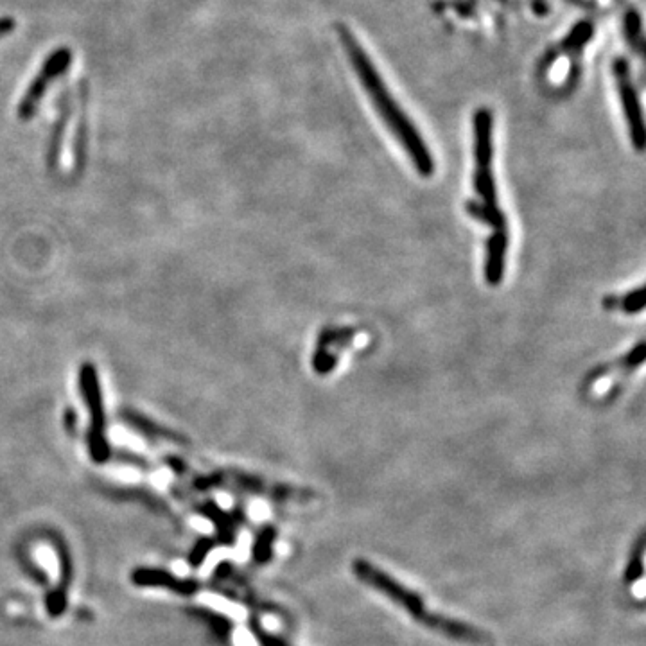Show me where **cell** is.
<instances>
[{
    "instance_id": "obj_1",
    "label": "cell",
    "mask_w": 646,
    "mask_h": 646,
    "mask_svg": "<svg viewBox=\"0 0 646 646\" xmlns=\"http://www.w3.org/2000/svg\"><path fill=\"white\" fill-rule=\"evenodd\" d=\"M338 38L341 47L347 53L354 74L358 76L363 90L374 106L379 119L383 121L393 139L399 142L406 155L410 158L411 166L422 178H431L435 175V157L428 148L426 140L420 135L419 128L411 121L410 115L404 112L397 99L388 88L376 63L372 62L367 49L361 45L358 36L354 35L347 26H338Z\"/></svg>"
},
{
    "instance_id": "obj_2",
    "label": "cell",
    "mask_w": 646,
    "mask_h": 646,
    "mask_svg": "<svg viewBox=\"0 0 646 646\" xmlns=\"http://www.w3.org/2000/svg\"><path fill=\"white\" fill-rule=\"evenodd\" d=\"M472 144V185L478 200L467 201L465 210L472 219L492 228L494 234H508L507 216L499 209L498 184L494 175V114L487 106H481L472 115Z\"/></svg>"
},
{
    "instance_id": "obj_3",
    "label": "cell",
    "mask_w": 646,
    "mask_h": 646,
    "mask_svg": "<svg viewBox=\"0 0 646 646\" xmlns=\"http://www.w3.org/2000/svg\"><path fill=\"white\" fill-rule=\"evenodd\" d=\"M352 573L356 575L359 582L376 589L377 593H381L386 598H390L392 602L397 603L401 609L410 614L413 620L419 621L420 625H424L426 629L435 630L440 636L453 639L458 643H467V645H487L489 643V636L483 630L476 629L469 623L451 620V618L437 614V612L428 611L419 594H415L408 587L399 584L395 578L390 577L388 573L381 571L374 564H370L368 560H354Z\"/></svg>"
},
{
    "instance_id": "obj_4",
    "label": "cell",
    "mask_w": 646,
    "mask_h": 646,
    "mask_svg": "<svg viewBox=\"0 0 646 646\" xmlns=\"http://www.w3.org/2000/svg\"><path fill=\"white\" fill-rule=\"evenodd\" d=\"M74 65V51L69 45H60L45 56L40 65L36 67L35 74L29 79L26 90L22 92L18 101V117L22 121H31L38 108L42 105L45 96L51 88L65 79Z\"/></svg>"
},
{
    "instance_id": "obj_5",
    "label": "cell",
    "mask_w": 646,
    "mask_h": 646,
    "mask_svg": "<svg viewBox=\"0 0 646 646\" xmlns=\"http://www.w3.org/2000/svg\"><path fill=\"white\" fill-rule=\"evenodd\" d=\"M612 78L616 83V92L620 96L621 110H623L625 124L629 130L632 148L641 153L646 148L645 115H643L638 88L632 79L629 62L625 58H616L612 62Z\"/></svg>"
},
{
    "instance_id": "obj_6",
    "label": "cell",
    "mask_w": 646,
    "mask_h": 646,
    "mask_svg": "<svg viewBox=\"0 0 646 646\" xmlns=\"http://www.w3.org/2000/svg\"><path fill=\"white\" fill-rule=\"evenodd\" d=\"M201 487H212V485H232L234 489L257 494V496H266V498L277 499V501H297V503H307L318 498L316 492L309 489H300L293 485H284V483H273L259 478V476H250L243 472H227L221 476H210L207 480L200 481Z\"/></svg>"
},
{
    "instance_id": "obj_7",
    "label": "cell",
    "mask_w": 646,
    "mask_h": 646,
    "mask_svg": "<svg viewBox=\"0 0 646 646\" xmlns=\"http://www.w3.org/2000/svg\"><path fill=\"white\" fill-rule=\"evenodd\" d=\"M79 385L92 413V424L88 433L90 454L94 462L105 463L110 458V447L106 440L105 411H103V399L97 383L96 368L92 365H83L79 372Z\"/></svg>"
},
{
    "instance_id": "obj_8",
    "label": "cell",
    "mask_w": 646,
    "mask_h": 646,
    "mask_svg": "<svg viewBox=\"0 0 646 646\" xmlns=\"http://www.w3.org/2000/svg\"><path fill=\"white\" fill-rule=\"evenodd\" d=\"M131 582L139 587H166L180 596L198 593L200 584L196 580H184L167 573L164 569L140 568L131 573Z\"/></svg>"
},
{
    "instance_id": "obj_9",
    "label": "cell",
    "mask_w": 646,
    "mask_h": 646,
    "mask_svg": "<svg viewBox=\"0 0 646 646\" xmlns=\"http://www.w3.org/2000/svg\"><path fill=\"white\" fill-rule=\"evenodd\" d=\"M352 338H354L352 329H325L320 334L313 354V368L320 376L329 374L338 363V358L332 354V350L343 349V345L350 343Z\"/></svg>"
},
{
    "instance_id": "obj_10",
    "label": "cell",
    "mask_w": 646,
    "mask_h": 646,
    "mask_svg": "<svg viewBox=\"0 0 646 646\" xmlns=\"http://www.w3.org/2000/svg\"><path fill=\"white\" fill-rule=\"evenodd\" d=\"M510 236L508 234H494L487 241V254H485V282L496 288L503 279H505V270H507V254Z\"/></svg>"
},
{
    "instance_id": "obj_11",
    "label": "cell",
    "mask_w": 646,
    "mask_h": 646,
    "mask_svg": "<svg viewBox=\"0 0 646 646\" xmlns=\"http://www.w3.org/2000/svg\"><path fill=\"white\" fill-rule=\"evenodd\" d=\"M603 307L609 311H623L625 315H639L645 309V286H638L623 297L603 298Z\"/></svg>"
},
{
    "instance_id": "obj_12",
    "label": "cell",
    "mask_w": 646,
    "mask_h": 646,
    "mask_svg": "<svg viewBox=\"0 0 646 646\" xmlns=\"http://www.w3.org/2000/svg\"><path fill=\"white\" fill-rule=\"evenodd\" d=\"M625 35L629 38L630 45H636L639 51L643 49V31H641V17L636 9H629L625 17Z\"/></svg>"
},
{
    "instance_id": "obj_13",
    "label": "cell",
    "mask_w": 646,
    "mask_h": 646,
    "mask_svg": "<svg viewBox=\"0 0 646 646\" xmlns=\"http://www.w3.org/2000/svg\"><path fill=\"white\" fill-rule=\"evenodd\" d=\"M210 548H212V544H210L207 539H203V541L198 542V544L194 546V550L191 551V557H189V562H191V566H193V568H198V566L203 564V560L207 557V553H209Z\"/></svg>"
}]
</instances>
